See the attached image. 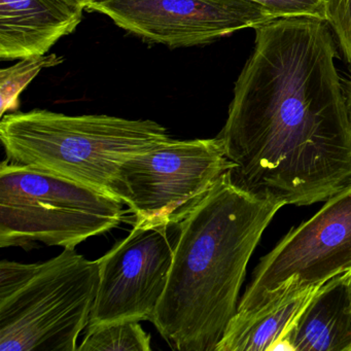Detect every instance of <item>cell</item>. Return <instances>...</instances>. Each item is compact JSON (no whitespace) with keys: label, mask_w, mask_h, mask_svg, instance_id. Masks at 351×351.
<instances>
[{"label":"cell","mask_w":351,"mask_h":351,"mask_svg":"<svg viewBox=\"0 0 351 351\" xmlns=\"http://www.w3.org/2000/svg\"><path fill=\"white\" fill-rule=\"evenodd\" d=\"M77 0H0V58L44 56L84 18Z\"/></svg>","instance_id":"obj_10"},{"label":"cell","mask_w":351,"mask_h":351,"mask_svg":"<svg viewBox=\"0 0 351 351\" xmlns=\"http://www.w3.org/2000/svg\"><path fill=\"white\" fill-rule=\"evenodd\" d=\"M180 223L135 221L99 262V287L88 326L153 319L163 297Z\"/></svg>","instance_id":"obj_8"},{"label":"cell","mask_w":351,"mask_h":351,"mask_svg":"<svg viewBox=\"0 0 351 351\" xmlns=\"http://www.w3.org/2000/svg\"><path fill=\"white\" fill-rule=\"evenodd\" d=\"M99 262L64 248L46 262H0V351H77L99 287Z\"/></svg>","instance_id":"obj_4"},{"label":"cell","mask_w":351,"mask_h":351,"mask_svg":"<svg viewBox=\"0 0 351 351\" xmlns=\"http://www.w3.org/2000/svg\"><path fill=\"white\" fill-rule=\"evenodd\" d=\"M280 347L293 351H351V304L344 274L318 287Z\"/></svg>","instance_id":"obj_11"},{"label":"cell","mask_w":351,"mask_h":351,"mask_svg":"<svg viewBox=\"0 0 351 351\" xmlns=\"http://www.w3.org/2000/svg\"><path fill=\"white\" fill-rule=\"evenodd\" d=\"M326 22L345 61L351 67V0H328Z\"/></svg>","instance_id":"obj_15"},{"label":"cell","mask_w":351,"mask_h":351,"mask_svg":"<svg viewBox=\"0 0 351 351\" xmlns=\"http://www.w3.org/2000/svg\"><path fill=\"white\" fill-rule=\"evenodd\" d=\"M77 1H79L80 3H82V5H83L86 9V7H87V5H89L90 3H92L93 0H77Z\"/></svg>","instance_id":"obj_19"},{"label":"cell","mask_w":351,"mask_h":351,"mask_svg":"<svg viewBox=\"0 0 351 351\" xmlns=\"http://www.w3.org/2000/svg\"><path fill=\"white\" fill-rule=\"evenodd\" d=\"M119 197L36 168L0 166V246L75 248L124 217Z\"/></svg>","instance_id":"obj_5"},{"label":"cell","mask_w":351,"mask_h":351,"mask_svg":"<svg viewBox=\"0 0 351 351\" xmlns=\"http://www.w3.org/2000/svg\"><path fill=\"white\" fill-rule=\"evenodd\" d=\"M254 32L219 135L232 180L282 207L326 202L351 186V123L332 29L285 17Z\"/></svg>","instance_id":"obj_1"},{"label":"cell","mask_w":351,"mask_h":351,"mask_svg":"<svg viewBox=\"0 0 351 351\" xmlns=\"http://www.w3.org/2000/svg\"><path fill=\"white\" fill-rule=\"evenodd\" d=\"M345 279H346L347 289H348L349 298H350L351 304V270L344 273Z\"/></svg>","instance_id":"obj_18"},{"label":"cell","mask_w":351,"mask_h":351,"mask_svg":"<svg viewBox=\"0 0 351 351\" xmlns=\"http://www.w3.org/2000/svg\"><path fill=\"white\" fill-rule=\"evenodd\" d=\"M64 61L63 57L56 54L30 57L22 59L20 62L9 69L0 71V116L5 112H16L19 108L20 94L36 79L44 69L60 65Z\"/></svg>","instance_id":"obj_14"},{"label":"cell","mask_w":351,"mask_h":351,"mask_svg":"<svg viewBox=\"0 0 351 351\" xmlns=\"http://www.w3.org/2000/svg\"><path fill=\"white\" fill-rule=\"evenodd\" d=\"M279 18L309 17L326 21L328 0H246Z\"/></svg>","instance_id":"obj_16"},{"label":"cell","mask_w":351,"mask_h":351,"mask_svg":"<svg viewBox=\"0 0 351 351\" xmlns=\"http://www.w3.org/2000/svg\"><path fill=\"white\" fill-rule=\"evenodd\" d=\"M349 270L351 186L326 200L315 215L291 230L263 256L234 317H247Z\"/></svg>","instance_id":"obj_6"},{"label":"cell","mask_w":351,"mask_h":351,"mask_svg":"<svg viewBox=\"0 0 351 351\" xmlns=\"http://www.w3.org/2000/svg\"><path fill=\"white\" fill-rule=\"evenodd\" d=\"M346 98L347 104H348L349 118H350L351 123V82L348 84V86H347Z\"/></svg>","instance_id":"obj_17"},{"label":"cell","mask_w":351,"mask_h":351,"mask_svg":"<svg viewBox=\"0 0 351 351\" xmlns=\"http://www.w3.org/2000/svg\"><path fill=\"white\" fill-rule=\"evenodd\" d=\"M155 121L46 110L11 112L0 123L7 161L50 172L119 197V170L171 141Z\"/></svg>","instance_id":"obj_3"},{"label":"cell","mask_w":351,"mask_h":351,"mask_svg":"<svg viewBox=\"0 0 351 351\" xmlns=\"http://www.w3.org/2000/svg\"><path fill=\"white\" fill-rule=\"evenodd\" d=\"M151 335L141 322L117 320L87 326L77 351H151Z\"/></svg>","instance_id":"obj_13"},{"label":"cell","mask_w":351,"mask_h":351,"mask_svg":"<svg viewBox=\"0 0 351 351\" xmlns=\"http://www.w3.org/2000/svg\"><path fill=\"white\" fill-rule=\"evenodd\" d=\"M234 167L219 136L171 139L121 165L119 198L135 221L180 223Z\"/></svg>","instance_id":"obj_7"},{"label":"cell","mask_w":351,"mask_h":351,"mask_svg":"<svg viewBox=\"0 0 351 351\" xmlns=\"http://www.w3.org/2000/svg\"><path fill=\"white\" fill-rule=\"evenodd\" d=\"M280 204L235 184L231 170L180 221L152 322L172 349L215 351L237 313L248 262Z\"/></svg>","instance_id":"obj_2"},{"label":"cell","mask_w":351,"mask_h":351,"mask_svg":"<svg viewBox=\"0 0 351 351\" xmlns=\"http://www.w3.org/2000/svg\"><path fill=\"white\" fill-rule=\"evenodd\" d=\"M85 10L106 16L145 42L169 48L210 44L279 18L246 0H93Z\"/></svg>","instance_id":"obj_9"},{"label":"cell","mask_w":351,"mask_h":351,"mask_svg":"<svg viewBox=\"0 0 351 351\" xmlns=\"http://www.w3.org/2000/svg\"><path fill=\"white\" fill-rule=\"evenodd\" d=\"M317 287L279 300L247 317H233L215 351L275 350L295 324Z\"/></svg>","instance_id":"obj_12"}]
</instances>
